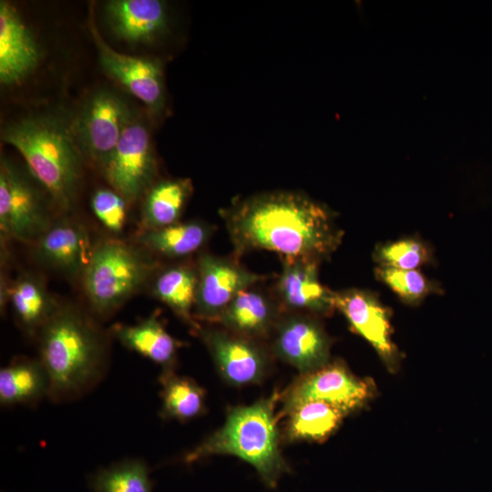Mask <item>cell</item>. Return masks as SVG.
Segmentation results:
<instances>
[{"mask_svg": "<svg viewBox=\"0 0 492 492\" xmlns=\"http://www.w3.org/2000/svg\"><path fill=\"white\" fill-rule=\"evenodd\" d=\"M91 208L103 226L108 231H122L127 218V200L114 190H97L91 200Z\"/></svg>", "mask_w": 492, "mask_h": 492, "instance_id": "obj_31", "label": "cell"}, {"mask_svg": "<svg viewBox=\"0 0 492 492\" xmlns=\"http://www.w3.org/2000/svg\"><path fill=\"white\" fill-rule=\"evenodd\" d=\"M272 352L301 374L328 364L330 340L308 313H283L272 331Z\"/></svg>", "mask_w": 492, "mask_h": 492, "instance_id": "obj_11", "label": "cell"}, {"mask_svg": "<svg viewBox=\"0 0 492 492\" xmlns=\"http://www.w3.org/2000/svg\"><path fill=\"white\" fill-rule=\"evenodd\" d=\"M159 381L162 385L160 415L164 419L186 422L205 412V391L193 379L172 372L159 374Z\"/></svg>", "mask_w": 492, "mask_h": 492, "instance_id": "obj_27", "label": "cell"}, {"mask_svg": "<svg viewBox=\"0 0 492 492\" xmlns=\"http://www.w3.org/2000/svg\"><path fill=\"white\" fill-rule=\"evenodd\" d=\"M377 260L383 267L416 270L428 261V251L415 239H404L379 247Z\"/></svg>", "mask_w": 492, "mask_h": 492, "instance_id": "obj_30", "label": "cell"}, {"mask_svg": "<svg viewBox=\"0 0 492 492\" xmlns=\"http://www.w3.org/2000/svg\"><path fill=\"white\" fill-rule=\"evenodd\" d=\"M198 285L194 314L198 320L218 323L223 312L241 291L264 276L252 272L235 258L201 253L197 261Z\"/></svg>", "mask_w": 492, "mask_h": 492, "instance_id": "obj_8", "label": "cell"}, {"mask_svg": "<svg viewBox=\"0 0 492 492\" xmlns=\"http://www.w3.org/2000/svg\"><path fill=\"white\" fill-rule=\"evenodd\" d=\"M372 395L370 383L353 374L343 364L301 374L284 394L282 414L308 401L327 403L346 415L362 407Z\"/></svg>", "mask_w": 492, "mask_h": 492, "instance_id": "obj_9", "label": "cell"}, {"mask_svg": "<svg viewBox=\"0 0 492 492\" xmlns=\"http://www.w3.org/2000/svg\"><path fill=\"white\" fill-rule=\"evenodd\" d=\"M2 139L25 159L34 178L61 210L75 202L82 168L81 153L70 129L49 117H31L5 128Z\"/></svg>", "mask_w": 492, "mask_h": 492, "instance_id": "obj_4", "label": "cell"}, {"mask_svg": "<svg viewBox=\"0 0 492 492\" xmlns=\"http://www.w3.org/2000/svg\"><path fill=\"white\" fill-rule=\"evenodd\" d=\"M278 400L274 390L251 405L229 408L223 425L186 453L182 461L190 465L212 456H234L253 467L266 487L276 488L291 473L280 448Z\"/></svg>", "mask_w": 492, "mask_h": 492, "instance_id": "obj_3", "label": "cell"}, {"mask_svg": "<svg viewBox=\"0 0 492 492\" xmlns=\"http://www.w3.org/2000/svg\"><path fill=\"white\" fill-rule=\"evenodd\" d=\"M333 306L358 334L369 342L386 362L392 363L395 348L386 309L370 292L346 290L333 292Z\"/></svg>", "mask_w": 492, "mask_h": 492, "instance_id": "obj_17", "label": "cell"}, {"mask_svg": "<svg viewBox=\"0 0 492 492\" xmlns=\"http://www.w3.org/2000/svg\"><path fill=\"white\" fill-rule=\"evenodd\" d=\"M318 263L312 260L282 261L274 297L283 313L327 314L334 310V292L321 283Z\"/></svg>", "mask_w": 492, "mask_h": 492, "instance_id": "obj_15", "label": "cell"}, {"mask_svg": "<svg viewBox=\"0 0 492 492\" xmlns=\"http://www.w3.org/2000/svg\"><path fill=\"white\" fill-rule=\"evenodd\" d=\"M92 492H152L153 481L148 464L140 458H126L99 467L89 475Z\"/></svg>", "mask_w": 492, "mask_h": 492, "instance_id": "obj_28", "label": "cell"}, {"mask_svg": "<svg viewBox=\"0 0 492 492\" xmlns=\"http://www.w3.org/2000/svg\"><path fill=\"white\" fill-rule=\"evenodd\" d=\"M102 169L108 182L127 201L148 192L156 176L157 162L144 122L132 118Z\"/></svg>", "mask_w": 492, "mask_h": 492, "instance_id": "obj_7", "label": "cell"}, {"mask_svg": "<svg viewBox=\"0 0 492 492\" xmlns=\"http://www.w3.org/2000/svg\"><path fill=\"white\" fill-rule=\"evenodd\" d=\"M376 274L393 292L408 302L421 300L432 290L429 281L417 270L381 266Z\"/></svg>", "mask_w": 492, "mask_h": 492, "instance_id": "obj_29", "label": "cell"}, {"mask_svg": "<svg viewBox=\"0 0 492 492\" xmlns=\"http://www.w3.org/2000/svg\"><path fill=\"white\" fill-rule=\"evenodd\" d=\"M107 16L114 33L131 43H152L169 31L168 5L159 0H113Z\"/></svg>", "mask_w": 492, "mask_h": 492, "instance_id": "obj_18", "label": "cell"}, {"mask_svg": "<svg viewBox=\"0 0 492 492\" xmlns=\"http://www.w3.org/2000/svg\"><path fill=\"white\" fill-rule=\"evenodd\" d=\"M282 313L274 296L252 286L235 296L218 323L230 332L258 341L272 333Z\"/></svg>", "mask_w": 492, "mask_h": 492, "instance_id": "obj_19", "label": "cell"}, {"mask_svg": "<svg viewBox=\"0 0 492 492\" xmlns=\"http://www.w3.org/2000/svg\"><path fill=\"white\" fill-rule=\"evenodd\" d=\"M40 49L17 9L0 2V83L18 84L37 67Z\"/></svg>", "mask_w": 492, "mask_h": 492, "instance_id": "obj_16", "label": "cell"}, {"mask_svg": "<svg viewBox=\"0 0 492 492\" xmlns=\"http://www.w3.org/2000/svg\"><path fill=\"white\" fill-rule=\"evenodd\" d=\"M92 32L105 71L151 110H162L165 87L160 61L118 53L106 44L94 28Z\"/></svg>", "mask_w": 492, "mask_h": 492, "instance_id": "obj_13", "label": "cell"}, {"mask_svg": "<svg viewBox=\"0 0 492 492\" xmlns=\"http://www.w3.org/2000/svg\"><path fill=\"white\" fill-rule=\"evenodd\" d=\"M197 285V267L186 263L161 270L152 283L153 295L169 307L195 334L201 328L194 314Z\"/></svg>", "mask_w": 492, "mask_h": 492, "instance_id": "obj_22", "label": "cell"}, {"mask_svg": "<svg viewBox=\"0 0 492 492\" xmlns=\"http://www.w3.org/2000/svg\"><path fill=\"white\" fill-rule=\"evenodd\" d=\"M156 263L133 246L107 240L94 247L81 277L91 309L106 317L118 309L149 279Z\"/></svg>", "mask_w": 492, "mask_h": 492, "instance_id": "obj_5", "label": "cell"}, {"mask_svg": "<svg viewBox=\"0 0 492 492\" xmlns=\"http://www.w3.org/2000/svg\"><path fill=\"white\" fill-rule=\"evenodd\" d=\"M112 333L126 348L159 364L160 374L175 372L180 343L166 330L157 315L149 316L135 324H117Z\"/></svg>", "mask_w": 492, "mask_h": 492, "instance_id": "obj_20", "label": "cell"}, {"mask_svg": "<svg viewBox=\"0 0 492 492\" xmlns=\"http://www.w3.org/2000/svg\"><path fill=\"white\" fill-rule=\"evenodd\" d=\"M189 179L159 181L148 190L142 210L144 231L156 230L179 222L192 193Z\"/></svg>", "mask_w": 492, "mask_h": 492, "instance_id": "obj_25", "label": "cell"}, {"mask_svg": "<svg viewBox=\"0 0 492 492\" xmlns=\"http://www.w3.org/2000/svg\"><path fill=\"white\" fill-rule=\"evenodd\" d=\"M283 415L286 441H323L341 425L346 415L342 410L322 401H308L294 405Z\"/></svg>", "mask_w": 492, "mask_h": 492, "instance_id": "obj_24", "label": "cell"}, {"mask_svg": "<svg viewBox=\"0 0 492 492\" xmlns=\"http://www.w3.org/2000/svg\"><path fill=\"white\" fill-rule=\"evenodd\" d=\"M49 379L39 359L18 357L0 370L3 406L36 405L48 398Z\"/></svg>", "mask_w": 492, "mask_h": 492, "instance_id": "obj_21", "label": "cell"}, {"mask_svg": "<svg viewBox=\"0 0 492 492\" xmlns=\"http://www.w3.org/2000/svg\"><path fill=\"white\" fill-rule=\"evenodd\" d=\"M52 221L39 190L12 163L1 159L0 229L2 235L34 243Z\"/></svg>", "mask_w": 492, "mask_h": 492, "instance_id": "obj_6", "label": "cell"}, {"mask_svg": "<svg viewBox=\"0 0 492 492\" xmlns=\"http://www.w3.org/2000/svg\"><path fill=\"white\" fill-rule=\"evenodd\" d=\"M39 361L49 379L48 399H79L104 379L108 366L105 333L80 312L58 307L38 333Z\"/></svg>", "mask_w": 492, "mask_h": 492, "instance_id": "obj_2", "label": "cell"}, {"mask_svg": "<svg viewBox=\"0 0 492 492\" xmlns=\"http://www.w3.org/2000/svg\"><path fill=\"white\" fill-rule=\"evenodd\" d=\"M213 228L202 221L177 222L143 231L138 241L147 249L169 258L185 257L199 251L210 238Z\"/></svg>", "mask_w": 492, "mask_h": 492, "instance_id": "obj_26", "label": "cell"}, {"mask_svg": "<svg viewBox=\"0 0 492 492\" xmlns=\"http://www.w3.org/2000/svg\"><path fill=\"white\" fill-rule=\"evenodd\" d=\"M19 325L30 334H38L58 306L43 282L30 274H24L5 289Z\"/></svg>", "mask_w": 492, "mask_h": 492, "instance_id": "obj_23", "label": "cell"}, {"mask_svg": "<svg viewBox=\"0 0 492 492\" xmlns=\"http://www.w3.org/2000/svg\"><path fill=\"white\" fill-rule=\"evenodd\" d=\"M133 117L127 104L116 94L96 93L86 104L77 122L82 148L102 167Z\"/></svg>", "mask_w": 492, "mask_h": 492, "instance_id": "obj_12", "label": "cell"}, {"mask_svg": "<svg viewBox=\"0 0 492 492\" xmlns=\"http://www.w3.org/2000/svg\"><path fill=\"white\" fill-rule=\"evenodd\" d=\"M220 215L237 256L263 250L282 261L319 262L342 240L330 210L298 191L273 190L237 199Z\"/></svg>", "mask_w": 492, "mask_h": 492, "instance_id": "obj_1", "label": "cell"}, {"mask_svg": "<svg viewBox=\"0 0 492 492\" xmlns=\"http://www.w3.org/2000/svg\"><path fill=\"white\" fill-rule=\"evenodd\" d=\"M94 247L86 228L75 221L52 222L34 242V255L42 264L66 277L80 279L89 262Z\"/></svg>", "mask_w": 492, "mask_h": 492, "instance_id": "obj_14", "label": "cell"}, {"mask_svg": "<svg viewBox=\"0 0 492 492\" xmlns=\"http://www.w3.org/2000/svg\"><path fill=\"white\" fill-rule=\"evenodd\" d=\"M197 334L228 384L237 387L256 384L265 378L270 357L257 340L212 326H201Z\"/></svg>", "mask_w": 492, "mask_h": 492, "instance_id": "obj_10", "label": "cell"}]
</instances>
